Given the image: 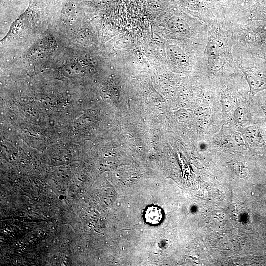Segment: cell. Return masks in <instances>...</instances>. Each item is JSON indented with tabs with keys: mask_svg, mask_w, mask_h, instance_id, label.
Wrapping results in <instances>:
<instances>
[{
	"mask_svg": "<svg viewBox=\"0 0 266 266\" xmlns=\"http://www.w3.org/2000/svg\"><path fill=\"white\" fill-rule=\"evenodd\" d=\"M242 133L244 139L251 145L259 146L263 142L262 133L256 126L251 125L245 127Z\"/></svg>",
	"mask_w": 266,
	"mask_h": 266,
	"instance_id": "cell-1",
	"label": "cell"
},
{
	"mask_svg": "<svg viewBox=\"0 0 266 266\" xmlns=\"http://www.w3.org/2000/svg\"><path fill=\"white\" fill-rule=\"evenodd\" d=\"M246 78L252 93L266 89V77L261 74L249 72Z\"/></svg>",
	"mask_w": 266,
	"mask_h": 266,
	"instance_id": "cell-2",
	"label": "cell"
},
{
	"mask_svg": "<svg viewBox=\"0 0 266 266\" xmlns=\"http://www.w3.org/2000/svg\"><path fill=\"white\" fill-rule=\"evenodd\" d=\"M163 217L161 209L155 206L148 207L145 211L144 218L146 222L151 225H157Z\"/></svg>",
	"mask_w": 266,
	"mask_h": 266,
	"instance_id": "cell-3",
	"label": "cell"
},
{
	"mask_svg": "<svg viewBox=\"0 0 266 266\" xmlns=\"http://www.w3.org/2000/svg\"><path fill=\"white\" fill-rule=\"evenodd\" d=\"M234 117L236 121L239 124H245L248 119V114L247 109L243 106H239L234 111Z\"/></svg>",
	"mask_w": 266,
	"mask_h": 266,
	"instance_id": "cell-4",
	"label": "cell"
}]
</instances>
